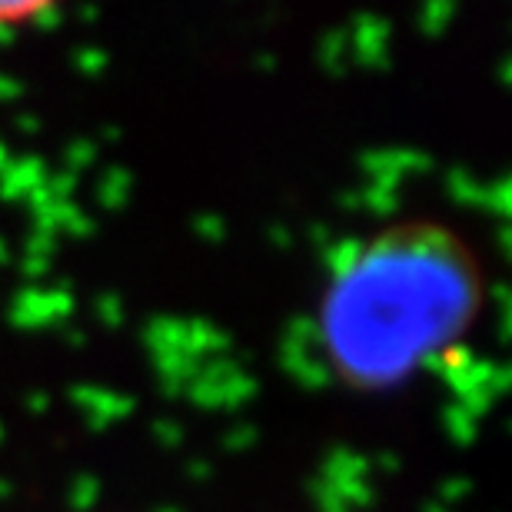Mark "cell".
I'll return each instance as SVG.
<instances>
[{"instance_id": "6da1fadb", "label": "cell", "mask_w": 512, "mask_h": 512, "mask_svg": "<svg viewBox=\"0 0 512 512\" xmlns=\"http://www.w3.org/2000/svg\"><path fill=\"white\" fill-rule=\"evenodd\" d=\"M486 303L476 250L439 220H399L346 247L316 306L326 366L356 393H389L473 333Z\"/></svg>"}, {"instance_id": "7a4b0ae2", "label": "cell", "mask_w": 512, "mask_h": 512, "mask_svg": "<svg viewBox=\"0 0 512 512\" xmlns=\"http://www.w3.org/2000/svg\"><path fill=\"white\" fill-rule=\"evenodd\" d=\"M47 0H0V30H17L37 24L40 17L50 14Z\"/></svg>"}]
</instances>
